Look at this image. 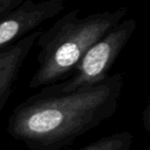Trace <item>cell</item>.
<instances>
[{"label":"cell","instance_id":"obj_3","mask_svg":"<svg viewBox=\"0 0 150 150\" xmlns=\"http://www.w3.org/2000/svg\"><path fill=\"white\" fill-rule=\"evenodd\" d=\"M137 28L134 19L122 20L84 54L74 73L64 82L48 86L52 92L68 94L94 86L108 77L109 72Z\"/></svg>","mask_w":150,"mask_h":150},{"label":"cell","instance_id":"obj_1","mask_svg":"<svg viewBox=\"0 0 150 150\" xmlns=\"http://www.w3.org/2000/svg\"><path fill=\"white\" fill-rule=\"evenodd\" d=\"M122 88L120 73L68 94L45 88L13 109L6 132L31 150H63L115 114Z\"/></svg>","mask_w":150,"mask_h":150},{"label":"cell","instance_id":"obj_2","mask_svg":"<svg viewBox=\"0 0 150 150\" xmlns=\"http://www.w3.org/2000/svg\"><path fill=\"white\" fill-rule=\"evenodd\" d=\"M127 13L125 6L80 18V9H72L59 18L36 41L39 48L38 68L32 75L30 88L48 86L68 79L98 40L117 26Z\"/></svg>","mask_w":150,"mask_h":150},{"label":"cell","instance_id":"obj_4","mask_svg":"<svg viewBox=\"0 0 150 150\" xmlns=\"http://www.w3.org/2000/svg\"><path fill=\"white\" fill-rule=\"evenodd\" d=\"M63 0H23L20 5L0 18V50L36 31L65 9Z\"/></svg>","mask_w":150,"mask_h":150},{"label":"cell","instance_id":"obj_5","mask_svg":"<svg viewBox=\"0 0 150 150\" xmlns=\"http://www.w3.org/2000/svg\"><path fill=\"white\" fill-rule=\"evenodd\" d=\"M40 34L41 31L36 30L13 45L0 50V112L11 98L24 62Z\"/></svg>","mask_w":150,"mask_h":150},{"label":"cell","instance_id":"obj_6","mask_svg":"<svg viewBox=\"0 0 150 150\" xmlns=\"http://www.w3.org/2000/svg\"><path fill=\"white\" fill-rule=\"evenodd\" d=\"M133 142L131 132L121 131L100 138L79 150H132Z\"/></svg>","mask_w":150,"mask_h":150},{"label":"cell","instance_id":"obj_7","mask_svg":"<svg viewBox=\"0 0 150 150\" xmlns=\"http://www.w3.org/2000/svg\"><path fill=\"white\" fill-rule=\"evenodd\" d=\"M143 121H144V125H145V127L147 131H149V127H148V125H149L150 120H149V106L146 107L145 111L143 113Z\"/></svg>","mask_w":150,"mask_h":150}]
</instances>
